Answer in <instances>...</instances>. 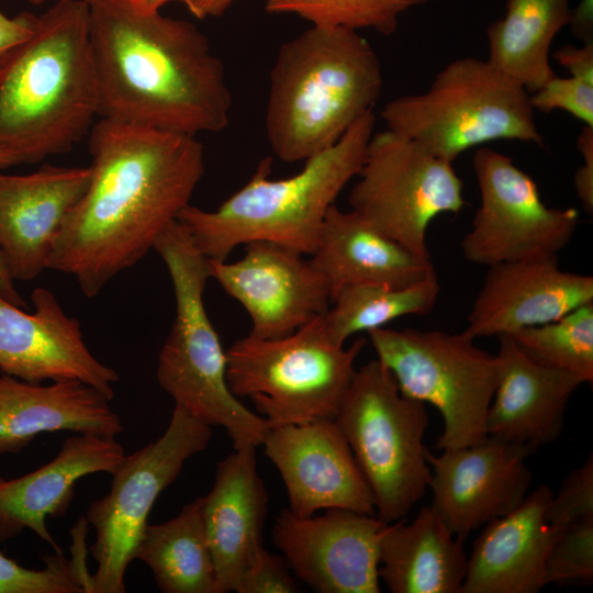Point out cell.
I'll return each mask as SVG.
<instances>
[{"mask_svg":"<svg viewBox=\"0 0 593 593\" xmlns=\"http://www.w3.org/2000/svg\"><path fill=\"white\" fill-rule=\"evenodd\" d=\"M110 399L80 380L42 385L0 376V456L19 452L42 433L114 437L123 432Z\"/></svg>","mask_w":593,"mask_h":593,"instance_id":"obj_25","label":"cell"},{"mask_svg":"<svg viewBox=\"0 0 593 593\" xmlns=\"http://www.w3.org/2000/svg\"><path fill=\"white\" fill-rule=\"evenodd\" d=\"M546 584L593 581V517L563 528L546 561Z\"/></svg>","mask_w":593,"mask_h":593,"instance_id":"obj_34","label":"cell"},{"mask_svg":"<svg viewBox=\"0 0 593 593\" xmlns=\"http://www.w3.org/2000/svg\"><path fill=\"white\" fill-rule=\"evenodd\" d=\"M89 34L99 118L191 136L226 128L232 94L224 65L193 23L94 0Z\"/></svg>","mask_w":593,"mask_h":593,"instance_id":"obj_2","label":"cell"},{"mask_svg":"<svg viewBox=\"0 0 593 593\" xmlns=\"http://www.w3.org/2000/svg\"><path fill=\"white\" fill-rule=\"evenodd\" d=\"M135 559L150 569L164 593H220L202 515V497L169 521L147 524Z\"/></svg>","mask_w":593,"mask_h":593,"instance_id":"obj_29","label":"cell"},{"mask_svg":"<svg viewBox=\"0 0 593 593\" xmlns=\"http://www.w3.org/2000/svg\"><path fill=\"white\" fill-rule=\"evenodd\" d=\"M497 339L500 374L486 414V434L535 451L560 436L568 403L584 382L535 361L510 335Z\"/></svg>","mask_w":593,"mask_h":593,"instance_id":"obj_23","label":"cell"},{"mask_svg":"<svg viewBox=\"0 0 593 593\" xmlns=\"http://www.w3.org/2000/svg\"><path fill=\"white\" fill-rule=\"evenodd\" d=\"M237 593H293L296 581L284 558L262 547L244 573Z\"/></svg>","mask_w":593,"mask_h":593,"instance_id":"obj_37","label":"cell"},{"mask_svg":"<svg viewBox=\"0 0 593 593\" xmlns=\"http://www.w3.org/2000/svg\"><path fill=\"white\" fill-rule=\"evenodd\" d=\"M553 58L571 76L593 80V43L582 46L564 45L553 53Z\"/></svg>","mask_w":593,"mask_h":593,"instance_id":"obj_40","label":"cell"},{"mask_svg":"<svg viewBox=\"0 0 593 593\" xmlns=\"http://www.w3.org/2000/svg\"><path fill=\"white\" fill-rule=\"evenodd\" d=\"M34 313H26L0 295V370L16 379L80 380L110 400L119 374L87 347L77 318L68 316L52 291L31 294Z\"/></svg>","mask_w":593,"mask_h":593,"instance_id":"obj_18","label":"cell"},{"mask_svg":"<svg viewBox=\"0 0 593 593\" xmlns=\"http://www.w3.org/2000/svg\"><path fill=\"white\" fill-rule=\"evenodd\" d=\"M377 515L345 508L276 516L272 541L293 575L320 593H379L380 544L385 526Z\"/></svg>","mask_w":593,"mask_h":593,"instance_id":"obj_14","label":"cell"},{"mask_svg":"<svg viewBox=\"0 0 593 593\" xmlns=\"http://www.w3.org/2000/svg\"><path fill=\"white\" fill-rule=\"evenodd\" d=\"M310 260L325 277L332 296L355 283L406 287L435 271L430 259L414 255L357 212L335 204L326 213Z\"/></svg>","mask_w":593,"mask_h":593,"instance_id":"obj_26","label":"cell"},{"mask_svg":"<svg viewBox=\"0 0 593 593\" xmlns=\"http://www.w3.org/2000/svg\"><path fill=\"white\" fill-rule=\"evenodd\" d=\"M376 116L359 118L331 147L304 160L284 179H271V159L260 161L251 178L215 210L187 205L178 221L209 259L226 260L235 247L255 240L313 255L327 211L356 177L373 135Z\"/></svg>","mask_w":593,"mask_h":593,"instance_id":"obj_5","label":"cell"},{"mask_svg":"<svg viewBox=\"0 0 593 593\" xmlns=\"http://www.w3.org/2000/svg\"><path fill=\"white\" fill-rule=\"evenodd\" d=\"M463 540L424 506L413 522L385 526L379 577L392 593H461L468 564Z\"/></svg>","mask_w":593,"mask_h":593,"instance_id":"obj_27","label":"cell"},{"mask_svg":"<svg viewBox=\"0 0 593 593\" xmlns=\"http://www.w3.org/2000/svg\"><path fill=\"white\" fill-rule=\"evenodd\" d=\"M535 110L549 113L563 110L585 125L593 126V80L579 76H555L545 86L530 93Z\"/></svg>","mask_w":593,"mask_h":593,"instance_id":"obj_36","label":"cell"},{"mask_svg":"<svg viewBox=\"0 0 593 593\" xmlns=\"http://www.w3.org/2000/svg\"><path fill=\"white\" fill-rule=\"evenodd\" d=\"M235 0H184L189 12L197 19L222 15Z\"/></svg>","mask_w":593,"mask_h":593,"instance_id":"obj_42","label":"cell"},{"mask_svg":"<svg viewBox=\"0 0 593 593\" xmlns=\"http://www.w3.org/2000/svg\"><path fill=\"white\" fill-rule=\"evenodd\" d=\"M153 249L167 267L176 300V316L158 357V384L194 417L223 427L235 449L257 448L270 426L228 388L226 350L203 300L210 278L208 258L178 220L157 237Z\"/></svg>","mask_w":593,"mask_h":593,"instance_id":"obj_6","label":"cell"},{"mask_svg":"<svg viewBox=\"0 0 593 593\" xmlns=\"http://www.w3.org/2000/svg\"><path fill=\"white\" fill-rule=\"evenodd\" d=\"M99 118L89 3H54L0 63V149L21 164L69 152Z\"/></svg>","mask_w":593,"mask_h":593,"instance_id":"obj_3","label":"cell"},{"mask_svg":"<svg viewBox=\"0 0 593 593\" xmlns=\"http://www.w3.org/2000/svg\"><path fill=\"white\" fill-rule=\"evenodd\" d=\"M427 0H266V11L296 14L315 26L395 32L400 16Z\"/></svg>","mask_w":593,"mask_h":593,"instance_id":"obj_32","label":"cell"},{"mask_svg":"<svg viewBox=\"0 0 593 593\" xmlns=\"http://www.w3.org/2000/svg\"><path fill=\"white\" fill-rule=\"evenodd\" d=\"M381 118L388 130L451 164L463 152L493 141L544 146L530 93L489 59L450 61L426 91L389 101Z\"/></svg>","mask_w":593,"mask_h":593,"instance_id":"obj_7","label":"cell"},{"mask_svg":"<svg viewBox=\"0 0 593 593\" xmlns=\"http://www.w3.org/2000/svg\"><path fill=\"white\" fill-rule=\"evenodd\" d=\"M593 302V277L563 270L558 257L488 267L463 329L474 339L555 321Z\"/></svg>","mask_w":593,"mask_h":593,"instance_id":"obj_20","label":"cell"},{"mask_svg":"<svg viewBox=\"0 0 593 593\" xmlns=\"http://www.w3.org/2000/svg\"><path fill=\"white\" fill-rule=\"evenodd\" d=\"M472 167L480 204L460 242L463 257L486 267L558 257L575 233L578 211L546 205L536 181L493 148H478Z\"/></svg>","mask_w":593,"mask_h":593,"instance_id":"obj_13","label":"cell"},{"mask_svg":"<svg viewBox=\"0 0 593 593\" xmlns=\"http://www.w3.org/2000/svg\"><path fill=\"white\" fill-rule=\"evenodd\" d=\"M245 247L240 259L227 262L208 258V266L210 278L248 313L249 336L280 338L328 311L329 284L304 255L266 240Z\"/></svg>","mask_w":593,"mask_h":593,"instance_id":"obj_15","label":"cell"},{"mask_svg":"<svg viewBox=\"0 0 593 593\" xmlns=\"http://www.w3.org/2000/svg\"><path fill=\"white\" fill-rule=\"evenodd\" d=\"M440 293L439 279L433 271L406 286L355 283L342 287L332 296V307L324 314L333 343L344 346L351 335L385 327L395 318L425 315L435 306Z\"/></svg>","mask_w":593,"mask_h":593,"instance_id":"obj_30","label":"cell"},{"mask_svg":"<svg viewBox=\"0 0 593 593\" xmlns=\"http://www.w3.org/2000/svg\"><path fill=\"white\" fill-rule=\"evenodd\" d=\"M261 445L293 514L345 508L376 515L372 492L335 419L271 427Z\"/></svg>","mask_w":593,"mask_h":593,"instance_id":"obj_17","label":"cell"},{"mask_svg":"<svg viewBox=\"0 0 593 593\" xmlns=\"http://www.w3.org/2000/svg\"><path fill=\"white\" fill-rule=\"evenodd\" d=\"M533 451L493 436L438 456L426 449L432 508L452 534L467 538L523 502L533 478L526 465Z\"/></svg>","mask_w":593,"mask_h":593,"instance_id":"obj_16","label":"cell"},{"mask_svg":"<svg viewBox=\"0 0 593 593\" xmlns=\"http://www.w3.org/2000/svg\"><path fill=\"white\" fill-rule=\"evenodd\" d=\"M212 426L175 404L164 434L125 456L111 474L107 495L93 501L87 522L96 530L89 550L97 561L88 593H124L125 572L133 559L148 514L158 495L179 475L184 462L203 451Z\"/></svg>","mask_w":593,"mask_h":593,"instance_id":"obj_11","label":"cell"},{"mask_svg":"<svg viewBox=\"0 0 593 593\" xmlns=\"http://www.w3.org/2000/svg\"><path fill=\"white\" fill-rule=\"evenodd\" d=\"M36 26L37 16L29 12L10 18L0 11V63L15 46L27 40Z\"/></svg>","mask_w":593,"mask_h":593,"instance_id":"obj_39","label":"cell"},{"mask_svg":"<svg viewBox=\"0 0 593 593\" xmlns=\"http://www.w3.org/2000/svg\"><path fill=\"white\" fill-rule=\"evenodd\" d=\"M0 295L20 307H26L25 301L15 289L14 280L11 277L4 258L0 251Z\"/></svg>","mask_w":593,"mask_h":593,"instance_id":"obj_43","label":"cell"},{"mask_svg":"<svg viewBox=\"0 0 593 593\" xmlns=\"http://www.w3.org/2000/svg\"><path fill=\"white\" fill-rule=\"evenodd\" d=\"M588 517H593L592 455L564 478L546 513L547 522L560 532Z\"/></svg>","mask_w":593,"mask_h":593,"instance_id":"obj_35","label":"cell"},{"mask_svg":"<svg viewBox=\"0 0 593 593\" xmlns=\"http://www.w3.org/2000/svg\"><path fill=\"white\" fill-rule=\"evenodd\" d=\"M134 11L149 14L159 12L160 8L174 0H123ZM184 1V0H177Z\"/></svg>","mask_w":593,"mask_h":593,"instance_id":"obj_44","label":"cell"},{"mask_svg":"<svg viewBox=\"0 0 593 593\" xmlns=\"http://www.w3.org/2000/svg\"><path fill=\"white\" fill-rule=\"evenodd\" d=\"M578 149L583 164L574 174V187L578 198L585 210L593 212V126L585 125L578 136Z\"/></svg>","mask_w":593,"mask_h":593,"instance_id":"obj_38","label":"cell"},{"mask_svg":"<svg viewBox=\"0 0 593 593\" xmlns=\"http://www.w3.org/2000/svg\"><path fill=\"white\" fill-rule=\"evenodd\" d=\"M124 457L114 437L78 434L66 438L55 458L38 469L10 480L0 478V541L29 529L63 553L46 518L67 511L79 479L98 472L112 474Z\"/></svg>","mask_w":593,"mask_h":593,"instance_id":"obj_22","label":"cell"},{"mask_svg":"<svg viewBox=\"0 0 593 593\" xmlns=\"http://www.w3.org/2000/svg\"><path fill=\"white\" fill-rule=\"evenodd\" d=\"M366 344L336 345L321 315L280 338L235 340L226 350V381L235 396L253 401L270 428L335 419Z\"/></svg>","mask_w":593,"mask_h":593,"instance_id":"obj_8","label":"cell"},{"mask_svg":"<svg viewBox=\"0 0 593 593\" xmlns=\"http://www.w3.org/2000/svg\"><path fill=\"white\" fill-rule=\"evenodd\" d=\"M377 359L407 398L437 409L444 428L440 450L488 437L485 419L500 374V360L465 331L376 328L368 333Z\"/></svg>","mask_w":593,"mask_h":593,"instance_id":"obj_10","label":"cell"},{"mask_svg":"<svg viewBox=\"0 0 593 593\" xmlns=\"http://www.w3.org/2000/svg\"><path fill=\"white\" fill-rule=\"evenodd\" d=\"M268 492L257 471L256 447L222 459L213 486L202 497V515L220 593L237 586L262 546Z\"/></svg>","mask_w":593,"mask_h":593,"instance_id":"obj_24","label":"cell"},{"mask_svg":"<svg viewBox=\"0 0 593 593\" xmlns=\"http://www.w3.org/2000/svg\"><path fill=\"white\" fill-rule=\"evenodd\" d=\"M357 176L348 197L351 210L424 259H430L432 221L466 205L463 181L451 163L388 128L371 136Z\"/></svg>","mask_w":593,"mask_h":593,"instance_id":"obj_12","label":"cell"},{"mask_svg":"<svg viewBox=\"0 0 593 593\" xmlns=\"http://www.w3.org/2000/svg\"><path fill=\"white\" fill-rule=\"evenodd\" d=\"M385 523L404 518L430 481L425 403L405 396L377 358L359 369L335 417Z\"/></svg>","mask_w":593,"mask_h":593,"instance_id":"obj_9","label":"cell"},{"mask_svg":"<svg viewBox=\"0 0 593 593\" xmlns=\"http://www.w3.org/2000/svg\"><path fill=\"white\" fill-rule=\"evenodd\" d=\"M535 361L593 381V302L563 316L510 335Z\"/></svg>","mask_w":593,"mask_h":593,"instance_id":"obj_31","label":"cell"},{"mask_svg":"<svg viewBox=\"0 0 593 593\" xmlns=\"http://www.w3.org/2000/svg\"><path fill=\"white\" fill-rule=\"evenodd\" d=\"M27 1L31 2L34 5H40V4H43L45 2L58 3V2H68V1H82V2H87V3L90 4L94 0H27Z\"/></svg>","mask_w":593,"mask_h":593,"instance_id":"obj_46","label":"cell"},{"mask_svg":"<svg viewBox=\"0 0 593 593\" xmlns=\"http://www.w3.org/2000/svg\"><path fill=\"white\" fill-rule=\"evenodd\" d=\"M19 165L18 160L8 152L0 149V169Z\"/></svg>","mask_w":593,"mask_h":593,"instance_id":"obj_45","label":"cell"},{"mask_svg":"<svg viewBox=\"0 0 593 593\" xmlns=\"http://www.w3.org/2000/svg\"><path fill=\"white\" fill-rule=\"evenodd\" d=\"M88 167L45 165L27 175L0 171V251L13 280L47 269L63 224L86 192Z\"/></svg>","mask_w":593,"mask_h":593,"instance_id":"obj_19","label":"cell"},{"mask_svg":"<svg viewBox=\"0 0 593 593\" xmlns=\"http://www.w3.org/2000/svg\"><path fill=\"white\" fill-rule=\"evenodd\" d=\"M553 492L546 484L510 513L484 525L468 556L461 593H537L560 530L546 518Z\"/></svg>","mask_w":593,"mask_h":593,"instance_id":"obj_21","label":"cell"},{"mask_svg":"<svg viewBox=\"0 0 593 593\" xmlns=\"http://www.w3.org/2000/svg\"><path fill=\"white\" fill-rule=\"evenodd\" d=\"M88 188L67 215L47 269L94 298L153 249L204 172L197 136L100 118L89 132Z\"/></svg>","mask_w":593,"mask_h":593,"instance_id":"obj_1","label":"cell"},{"mask_svg":"<svg viewBox=\"0 0 593 593\" xmlns=\"http://www.w3.org/2000/svg\"><path fill=\"white\" fill-rule=\"evenodd\" d=\"M569 0H508L503 18L488 27L489 61L529 93L557 76L551 44L568 25Z\"/></svg>","mask_w":593,"mask_h":593,"instance_id":"obj_28","label":"cell"},{"mask_svg":"<svg viewBox=\"0 0 593 593\" xmlns=\"http://www.w3.org/2000/svg\"><path fill=\"white\" fill-rule=\"evenodd\" d=\"M568 25L571 33L583 44L593 43V0H580L570 10Z\"/></svg>","mask_w":593,"mask_h":593,"instance_id":"obj_41","label":"cell"},{"mask_svg":"<svg viewBox=\"0 0 593 593\" xmlns=\"http://www.w3.org/2000/svg\"><path fill=\"white\" fill-rule=\"evenodd\" d=\"M90 573L82 560L63 553L46 558L41 570L27 569L0 552V593H87Z\"/></svg>","mask_w":593,"mask_h":593,"instance_id":"obj_33","label":"cell"},{"mask_svg":"<svg viewBox=\"0 0 593 593\" xmlns=\"http://www.w3.org/2000/svg\"><path fill=\"white\" fill-rule=\"evenodd\" d=\"M383 85L371 44L346 27L312 25L278 49L265 130L273 154L304 161L334 145L373 111Z\"/></svg>","mask_w":593,"mask_h":593,"instance_id":"obj_4","label":"cell"}]
</instances>
